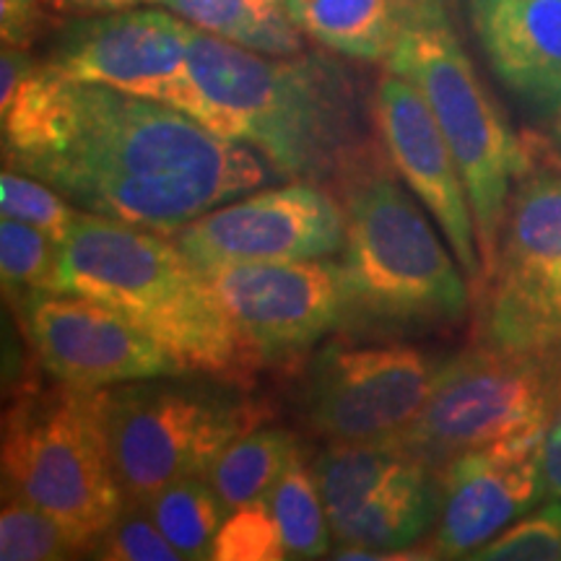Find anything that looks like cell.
I'll use <instances>...</instances> for the list:
<instances>
[{
  "label": "cell",
  "instance_id": "cell-19",
  "mask_svg": "<svg viewBox=\"0 0 561 561\" xmlns=\"http://www.w3.org/2000/svg\"><path fill=\"white\" fill-rule=\"evenodd\" d=\"M434 0H286L294 24L328 50L388 60L401 34Z\"/></svg>",
  "mask_w": 561,
  "mask_h": 561
},
{
  "label": "cell",
  "instance_id": "cell-29",
  "mask_svg": "<svg viewBox=\"0 0 561 561\" xmlns=\"http://www.w3.org/2000/svg\"><path fill=\"white\" fill-rule=\"evenodd\" d=\"M89 553L107 561H185L138 500H125L123 510L91 543Z\"/></svg>",
  "mask_w": 561,
  "mask_h": 561
},
{
  "label": "cell",
  "instance_id": "cell-7",
  "mask_svg": "<svg viewBox=\"0 0 561 561\" xmlns=\"http://www.w3.org/2000/svg\"><path fill=\"white\" fill-rule=\"evenodd\" d=\"M3 491L37 504L91 549L125 504L100 390H30L5 411Z\"/></svg>",
  "mask_w": 561,
  "mask_h": 561
},
{
  "label": "cell",
  "instance_id": "cell-3",
  "mask_svg": "<svg viewBox=\"0 0 561 561\" xmlns=\"http://www.w3.org/2000/svg\"><path fill=\"white\" fill-rule=\"evenodd\" d=\"M58 291L117 310L193 375L240 382L261 359L198 265L153 229L81 210L62 242Z\"/></svg>",
  "mask_w": 561,
  "mask_h": 561
},
{
  "label": "cell",
  "instance_id": "cell-27",
  "mask_svg": "<svg viewBox=\"0 0 561 561\" xmlns=\"http://www.w3.org/2000/svg\"><path fill=\"white\" fill-rule=\"evenodd\" d=\"M0 208H3V216L32 224L60 244L68 240L81 214L50 185L16 170H3L0 174Z\"/></svg>",
  "mask_w": 561,
  "mask_h": 561
},
{
  "label": "cell",
  "instance_id": "cell-25",
  "mask_svg": "<svg viewBox=\"0 0 561 561\" xmlns=\"http://www.w3.org/2000/svg\"><path fill=\"white\" fill-rule=\"evenodd\" d=\"M62 244L50 234L11 216L0 221V271L5 297L16 299L34 289L58 291Z\"/></svg>",
  "mask_w": 561,
  "mask_h": 561
},
{
  "label": "cell",
  "instance_id": "cell-18",
  "mask_svg": "<svg viewBox=\"0 0 561 561\" xmlns=\"http://www.w3.org/2000/svg\"><path fill=\"white\" fill-rule=\"evenodd\" d=\"M434 473L430 466L413 460L351 515L335 520L333 536L341 546L375 551H405L419 543L439 523L442 483Z\"/></svg>",
  "mask_w": 561,
  "mask_h": 561
},
{
  "label": "cell",
  "instance_id": "cell-9",
  "mask_svg": "<svg viewBox=\"0 0 561 561\" xmlns=\"http://www.w3.org/2000/svg\"><path fill=\"white\" fill-rule=\"evenodd\" d=\"M476 301V343L561 362L559 170L530 167L517 180Z\"/></svg>",
  "mask_w": 561,
  "mask_h": 561
},
{
  "label": "cell",
  "instance_id": "cell-1",
  "mask_svg": "<svg viewBox=\"0 0 561 561\" xmlns=\"http://www.w3.org/2000/svg\"><path fill=\"white\" fill-rule=\"evenodd\" d=\"M3 164L76 208L172 237L276 174L248 144L170 104L60 76L24 47L0 58Z\"/></svg>",
  "mask_w": 561,
  "mask_h": 561
},
{
  "label": "cell",
  "instance_id": "cell-11",
  "mask_svg": "<svg viewBox=\"0 0 561 561\" xmlns=\"http://www.w3.org/2000/svg\"><path fill=\"white\" fill-rule=\"evenodd\" d=\"M442 362L411 346H328L305 380V416L333 442L403 432L432 396Z\"/></svg>",
  "mask_w": 561,
  "mask_h": 561
},
{
  "label": "cell",
  "instance_id": "cell-24",
  "mask_svg": "<svg viewBox=\"0 0 561 561\" xmlns=\"http://www.w3.org/2000/svg\"><path fill=\"white\" fill-rule=\"evenodd\" d=\"M276 517L289 559H320L331 549V517L314 481L312 468L305 466L301 453L291 460L284 476L265 496Z\"/></svg>",
  "mask_w": 561,
  "mask_h": 561
},
{
  "label": "cell",
  "instance_id": "cell-16",
  "mask_svg": "<svg viewBox=\"0 0 561 561\" xmlns=\"http://www.w3.org/2000/svg\"><path fill=\"white\" fill-rule=\"evenodd\" d=\"M543 434L479 447L442 468V510L432 557L471 559L473 551L546 500Z\"/></svg>",
  "mask_w": 561,
  "mask_h": 561
},
{
  "label": "cell",
  "instance_id": "cell-33",
  "mask_svg": "<svg viewBox=\"0 0 561 561\" xmlns=\"http://www.w3.org/2000/svg\"><path fill=\"white\" fill-rule=\"evenodd\" d=\"M553 133H557V140L561 144V115L553 121Z\"/></svg>",
  "mask_w": 561,
  "mask_h": 561
},
{
  "label": "cell",
  "instance_id": "cell-4",
  "mask_svg": "<svg viewBox=\"0 0 561 561\" xmlns=\"http://www.w3.org/2000/svg\"><path fill=\"white\" fill-rule=\"evenodd\" d=\"M346 210L351 310L398 325L460 322L471 305L458 257L447 252L424 210L371 153L341 182Z\"/></svg>",
  "mask_w": 561,
  "mask_h": 561
},
{
  "label": "cell",
  "instance_id": "cell-23",
  "mask_svg": "<svg viewBox=\"0 0 561 561\" xmlns=\"http://www.w3.org/2000/svg\"><path fill=\"white\" fill-rule=\"evenodd\" d=\"M138 502L149 510L153 523L182 557L210 559V546L227 520L229 507L219 491L210 486L208 476H191L167 483L164 489Z\"/></svg>",
  "mask_w": 561,
  "mask_h": 561
},
{
  "label": "cell",
  "instance_id": "cell-8",
  "mask_svg": "<svg viewBox=\"0 0 561 561\" xmlns=\"http://www.w3.org/2000/svg\"><path fill=\"white\" fill-rule=\"evenodd\" d=\"M561 362L476 343L442 362L419 416L388 442L442 471L462 453L546 432Z\"/></svg>",
  "mask_w": 561,
  "mask_h": 561
},
{
  "label": "cell",
  "instance_id": "cell-31",
  "mask_svg": "<svg viewBox=\"0 0 561 561\" xmlns=\"http://www.w3.org/2000/svg\"><path fill=\"white\" fill-rule=\"evenodd\" d=\"M543 481L546 500H559L561 496V371L553 390L551 413L546 421L543 434Z\"/></svg>",
  "mask_w": 561,
  "mask_h": 561
},
{
  "label": "cell",
  "instance_id": "cell-14",
  "mask_svg": "<svg viewBox=\"0 0 561 561\" xmlns=\"http://www.w3.org/2000/svg\"><path fill=\"white\" fill-rule=\"evenodd\" d=\"M231 325L257 356H284L312 346L351 310L343 263L273 261L203 271Z\"/></svg>",
  "mask_w": 561,
  "mask_h": 561
},
{
  "label": "cell",
  "instance_id": "cell-26",
  "mask_svg": "<svg viewBox=\"0 0 561 561\" xmlns=\"http://www.w3.org/2000/svg\"><path fill=\"white\" fill-rule=\"evenodd\" d=\"M83 551L60 520L39 510L24 496L3 491L0 512V559L3 561H50Z\"/></svg>",
  "mask_w": 561,
  "mask_h": 561
},
{
  "label": "cell",
  "instance_id": "cell-28",
  "mask_svg": "<svg viewBox=\"0 0 561 561\" xmlns=\"http://www.w3.org/2000/svg\"><path fill=\"white\" fill-rule=\"evenodd\" d=\"M214 561H278L286 557L284 538L268 502L257 500L231 510L210 546Z\"/></svg>",
  "mask_w": 561,
  "mask_h": 561
},
{
  "label": "cell",
  "instance_id": "cell-13",
  "mask_svg": "<svg viewBox=\"0 0 561 561\" xmlns=\"http://www.w3.org/2000/svg\"><path fill=\"white\" fill-rule=\"evenodd\" d=\"M13 301L39 364L68 388L104 390L185 371L128 318L83 294L34 289Z\"/></svg>",
  "mask_w": 561,
  "mask_h": 561
},
{
  "label": "cell",
  "instance_id": "cell-2",
  "mask_svg": "<svg viewBox=\"0 0 561 561\" xmlns=\"http://www.w3.org/2000/svg\"><path fill=\"white\" fill-rule=\"evenodd\" d=\"M187 58L214 133L257 149L276 174L341 185L375 153L354 89L331 62L263 55L193 24Z\"/></svg>",
  "mask_w": 561,
  "mask_h": 561
},
{
  "label": "cell",
  "instance_id": "cell-5",
  "mask_svg": "<svg viewBox=\"0 0 561 561\" xmlns=\"http://www.w3.org/2000/svg\"><path fill=\"white\" fill-rule=\"evenodd\" d=\"M388 68L416 83L437 117L471 201L483 276L500 244L510 195L530 170V153L491 100L458 34L445 0L411 21L390 53Z\"/></svg>",
  "mask_w": 561,
  "mask_h": 561
},
{
  "label": "cell",
  "instance_id": "cell-30",
  "mask_svg": "<svg viewBox=\"0 0 561 561\" xmlns=\"http://www.w3.org/2000/svg\"><path fill=\"white\" fill-rule=\"evenodd\" d=\"M476 561H561V496L520 517L494 541L471 553Z\"/></svg>",
  "mask_w": 561,
  "mask_h": 561
},
{
  "label": "cell",
  "instance_id": "cell-22",
  "mask_svg": "<svg viewBox=\"0 0 561 561\" xmlns=\"http://www.w3.org/2000/svg\"><path fill=\"white\" fill-rule=\"evenodd\" d=\"M299 453V442L291 432L252 430L231 442L214 460L208 481L231 512L242 504L265 500Z\"/></svg>",
  "mask_w": 561,
  "mask_h": 561
},
{
  "label": "cell",
  "instance_id": "cell-10",
  "mask_svg": "<svg viewBox=\"0 0 561 561\" xmlns=\"http://www.w3.org/2000/svg\"><path fill=\"white\" fill-rule=\"evenodd\" d=\"M187 30L178 13L115 11L73 26L45 62L66 79L170 104L210 128L214 117L187 58Z\"/></svg>",
  "mask_w": 561,
  "mask_h": 561
},
{
  "label": "cell",
  "instance_id": "cell-6",
  "mask_svg": "<svg viewBox=\"0 0 561 561\" xmlns=\"http://www.w3.org/2000/svg\"><path fill=\"white\" fill-rule=\"evenodd\" d=\"M149 377L100 390L102 421L125 500H146L167 483L208 476L210 466L268 411L231 380L198 375Z\"/></svg>",
  "mask_w": 561,
  "mask_h": 561
},
{
  "label": "cell",
  "instance_id": "cell-17",
  "mask_svg": "<svg viewBox=\"0 0 561 561\" xmlns=\"http://www.w3.org/2000/svg\"><path fill=\"white\" fill-rule=\"evenodd\" d=\"M491 70L538 117L561 115V0H468Z\"/></svg>",
  "mask_w": 561,
  "mask_h": 561
},
{
  "label": "cell",
  "instance_id": "cell-32",
  "mask_svg": "<svg viewBox=\"0 0 561 561\" xmlns=\"http://www.w3.org/2000/svg\"><path fill=\"white\" fill-rule=\"evenodd\" d=\"M45 3L66 13H115L136 9L140 3H161V0H45Z\"/></svg>",
  "mask_w": 561,
  "mask_h": 561
},
{
  "label": "cell",
  "instance_id": "cell-20",
  "mask_svg": "<svg viewBox=\"0 0 561 561\" xmlns=\"http://www.w3.org/2000/svg\"><path fill=\"white\" fill-rule=\"evenodd\" d=\"M187 24L263 55H299L305 34L286 0H161Z\"/></svg>",
  "mask_w": 561,
  "mask_h": 561
},
{
  "label": "cell",
  "instance_id": "cell-21",
  "mask_svg": "<svg viewBox=\"0 0 561 561\" xmlns=\"http://www.w3.org/2000/svg\"><path fill=\"white\" fill-rule=\"evenodd\" d=\"M411 462L413 458L392 447L388 439L333 442L312 466L331 525L351 515Z\"/></svg>",
  "mask_w": 561,
  "mask_h": 561
},
{
  "label": "cell",
  "instance_id": "cell-12",
  "mask_svg": "<svg viewBox=\"0 0 561 561\" xmlns=\"http://www.w3.org/2000/svg\"><path fill=\"white\" fill-rule=\"evenodd\" d=\"M201 271L234 263L318 261L346 244V210L318 182L252 193L208 210L172 234Z\"/></svg>",
  "mask_w": 561,
  "mask_h": 561
},
{
  "label": "cell",
  "instance_id": "cell-15",
  "mask_svg": "<svg viewBox=\"0 0 561 561\" xmlns=\"http://www.w3.org/2000/svg\"><path fill=\"white\" fill-rule=\"evenodd\" d=\"M371 121L390 167L398 172L458 257L476 297L483 286V263L466 182L450 144L416 83L388 68L371 96Z\"/></svg>",
  "mask_w": 561,
  "mask_h": 561
}]
</instances>
